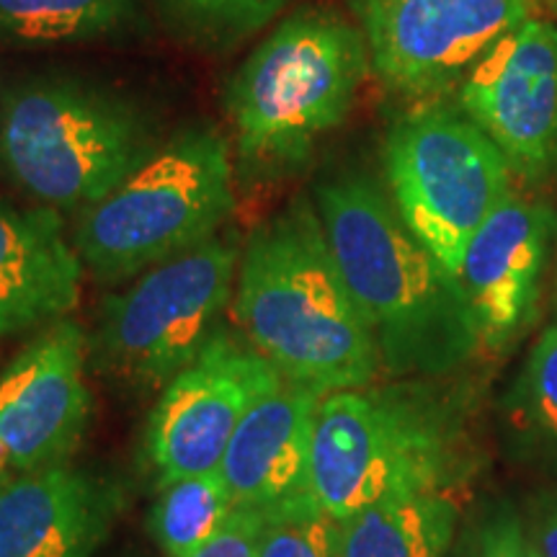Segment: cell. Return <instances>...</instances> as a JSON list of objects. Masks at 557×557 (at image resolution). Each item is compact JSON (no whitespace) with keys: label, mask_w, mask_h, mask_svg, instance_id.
<instances>
[{"label":"cell","mask_w":557,"mask_h":557,"mask_svg":"<svg viewBox=\"0 0 557 557\" xmlns=\"http://www.w3.org/2000/svg\"><path fill=\"white\" fill-rule=\"evenodd\" d=\"M315 209L385 372L447 374L480 351L462 284L410 233L377 181H320Z\"/></svg>","instance_id":"1"},{"label":"cell","mask_w":557,"mask_h":557,"mask_svg":"<svg viewBox=\"0 0 557 557\" xmlns=\"http://www.w3.org/2000/svg\"><path fill=\"white\" fill-rule=\"evenodd\" d=\"M235 323L282 380L320 395L369 387L382 369L323 222L308 197L250 233L238 263Z\"/></svg>","instance_id":"2"},{"label":"cell","mask_w":557,"mask_h":557,"mask_svg":"<svg viewBox=\"0 0 557 557\" xmlns=\"http://www.w3.org/2000/svg\"><path fill=\"white\" fill-rule=\"evenodd\" d=\"M364 34L338 13L305 9L248 54L227 86L238 156L256 173H287L336 129L369 70Z\"/></svg>","instance_id":"3"},{"label":"cell","mask_w":557,"mask_h":557,"mask_svg":"<svg viewBox=\"0 0 557 557\" xmlns=\"http://www.w3.org/2000/svg\"><path fill=\"white\" fill-rule=\"evenodd\" d=\"M156 150L139 109L86 81L34 78L0 109V169L58 212L99 205Z\"/></svg>","instance_id":"4"},{"label":"cell","mask_w":557,"mask_h":557,"mask_svg":"<svg viewBox=\"0 0 557 557\" xmlns=\"http://www.w3.org/2000/svg\"><path fill=\"white\" fill-rule=\"evenodd\" d=\"M459 434L418 387L341 389L320 400L308 491L333 519L413 493L449 491Z\"/></svg>","instance_id":"5"},{"label":"cell","mask_w":557,"mask_h":557,"mask_svg":"<svg viewBox=\"0 0 557 557\" xmlns=\"http://www.w3.org/2000/svg\"><path fill=\"white\" fill-rule=\"evenodd\" d=\"M233 207L227 143L214 129L189 127L83 209L75 250L99 282L116 284L214 238Z\"/></svg>","instance_id":"6"},{"label":"cell","mask_w":557,"mask_h":557,"mask_svg":"<svg viewBox=\"0 0 557 557\" xmlns=\"http://www.w3.org/2000/svg\"><path fill=\"white\" fill-rule=\"evenodd\" d=\"M240 253L238 243L218 233L103 299L90 344L103 377L148 395L189 367L220 329Z\"/></svg>","instance_id":"7"},{"label":"cell","mask_w":557,"mask_h":557,"mask_svg":"<svg viewBox=\"0 0 557 557\" xmlns=\"http://www.w3.org/2000/svg\"><path fill=\"white\" fill-rule=\"evenodd\" d=\"M511 165L468 114L418 109L389 129V199L410 233L457 276L472 235L511 194Z\"/></svg>","instance_id":"8"},{"label":"cell","mask_w":557,"mask_h":557,"mask_svg":"<svg viewBox=\"0 0 557 557\" xmlns=\"http://www.w3.org/2000/svg\"><path fill=\"white\" fill-rule=\"evenodd\" d=\"M282 374L246 338L218 329L189 367L181 369L145 429V455L158 485L218 472L235 429Z\"/></svg>","instance_id":"9"},{"label":"cell","mask_w":557,"mask_h":557,"mask_svg":"<svg viewBox=\"0 0 557 557\" xmlns=\"http://www.w3.org/2000/svg\"><path fill=\"white\" fill-rule=\"evenodd\" d=\"M534 0H364L374 73L403 94H434L532 18Z\"/></svg>","instance_id":"10"},{"label":"cell","mask_w":557,"mask_h":557,"mask_svg":"<svg viewBox=\"0 0 557 557\" xmlns=\"http://www.w3.org/2000/svg\"><path fill=\"white\" fill-rule=\"evenodd\" d=\"M88 354L81 325L62 318L0 374V478L62 465L78 449L90 416Z\"/></svg>","instance_id":"11"},{"label":"cell","mask_w":557,"mask_h":557,"mask_svg":"<svg viewBox=\"0 0 557 557\" xmlns=\"http://www.w3.org/2000/svg\"><path fill=\"white\" fill-rule=\"evenodd\" d=\"M459 107L504 152L513 173L542 178L557 165V26L529 18L480 58Z\"/></svg>","instance_id":"12"},{"label":"cell","mask_w":557,"mask_h":557,"mask_svg":"<svg viewBox=\"0 0 557 557\" xmlns=\"http://www.w3.org/2000/svg\"><path fill=\"white\" fill-rule=\"evenodd\" d=\"M549 235V209L513 191L472 235L457 278L485 351H500L527 329L537 308Z\"/></svg>","instance_id":"13"},{"label":"cell","mask_w":557,"mask_h":557,"mask_svg":"<svg viewBox=\"0 0 557 557\" xmlns=\"http://www.w3.org/2000/svg\"><path fill=\"white\" fill-rule=\"evenodd\" d=\"M116 513V493L67 462L0 485V557H94Z\"/></svg>","instance_id":"14"},{"label":"cell","mask_w":557,"mask_h":557,"mask_svg":"<svg viewBox=\"0 0 557 557\" xmlns=\"http://www.w3.org/2000/svg\"><path fill=\"white\" fill-rule=\"evenodd\" d=\"M323 398L282 380L248 408L220 465L235 508H267L308 491L312 429Z\"/></svg>","instance_id":"15"},{"label":"cell","mask_w":557,"mask_h":557,"mask_svg":"<svg viewBox=\"0 0 557 557\" xmlns=\"http://www.w3.org/2000/svg\"><path fill=\"white\" fill-rule=\"evenodd\" d=\"M81 276L58 209L0 201V336L65 318L81 299Z\"/></svg>","instance_id":"16"},{"label":"cell","mask_w":557,"mask_h":557,"mask_svg":"<svg viewBox=\"0 0 557 557\" xmlns=\"http://www.w3.org/2000/svg\"><path fill=\"white\" fill-rule=\"evenodd\" d=\"M457 524L449 491L389 498L341 521L338 557H447Z\"/></svg>","instance_id":"17"},{"label":"cell","mask_w":557,"mask_h":557,"mask_svg":"<svg viewBox=\"0 0 557 557\" xmlns=\"http://www.w3.org/2000/svg\"><path fill=\"white\" fill-rule=\"evenodd\" d=\"M135 21V0H0V39L16 47L81 45Z\"/></svg>","instance_id":"18"},{"label":"cell","mask_w":557,"mask_h":557,"mask_svg":"<svg viewBox=\"0 0 557 557\" xmlns=\"http://www.w3.org/2000/svg\"><path fill=\"white\" fill-rule=\"evenodd\" d=\"M235 511L225 478L218 472L158 485L150 511V532L163 557H191L218 537Z\"/></svg>","instance_id":"19"},{"label":"cell","mask_w":557,"mask_h":557,"mask_svg":"<svg viewBox=\"0 0 557 557\" xmlns=\"http://www.w3.org/2000/svg\"><path fill=\"white\" fill-rule=\"evenodd\" d=\"M338 527L305 491L261 508L256 557H338Z\"/></svg>","instance_id":"20"},{"label":"cell","mask_w":557,"mask_h":557,"mask_svg":"<svg viewBox=\"0 0 557 557\" xmlns=\"http://www.w3.org/2000/svg\"><path fill=\"white\" fill-rule=\"evenodd\" d=\"M511 413L521 429L557 447V325L534 346L513 387Z\"/></svg>","instance_id":"21"},{"label":"cell","mask_w":557,"mask_h":557,"mask_svg":"<svg viewBox=\"0 0 557 557\" xmlns=\"http://www.w3.org/2000/svg\"><path fill=\"white\" fill-rule=\"evenodd\" d=\"M201 34L214 39L246 37L269 24L287 0H169Z\"/></svg>","instance_id":"22"},{"label":"cell","mask_w":557,"mask_h":557,"mask_svg":"<svg viewBox=\"0 0 557 557\" xmlns=\"http://www.w3.org/2000/svg\"><path fill=\"white\" fill-rule=\"evenodd\" d=\"M472 542L475 557H540L529 542L524 519L513 511H498Z\"/></svg>","instance_id":"23"},{"label":"cell","mask_w":557,"mask_h":557,"mask_svg":"<svg viewBox=\"0 0 557 557\" xmlns=\"http://www.w3.org/2000/svg\"><path fill=\"white\" fill-rule=\"evenodd\" d=\"M261 508H235L218 537L191 557H256Z\"/></svg>","instance_id":"24"},{"label":"cell","mask_w":557,"mask_h":557,"mask_svg":"<svg viewBox=\"0 0 557 557\" xmlns=\"http://www.w3.org/2000/svg\"><path fill=\"white\" fill-rule=\"evenodd\" d=\"M527 534L540 557H557V485L547 487L534 500L532 517H529Z\"/></svg>","instance_id":"25"},{"label":"cell","mask_w":557,"mask_h":557,"mask_svg":"<svg viewBox=\"0 0 557 557\" xmlns=\"http://www.w3.org/2000/svg\"><path fill=\"white\" fill-rule=\"evenodd\" d=\"M457 557H475V542H465L462 545V549H459L457 553Z\"/></svg>","instance_id":"26"},{"label":"cell","mask_w":557,"mask_h":557,"mask_svg":"<svg viewBox=\"0 0 557 557\" xmlns=\"http://www.w3.org/2000/svg\"><path fill=\"white\" fill-rule=\"evenodd\" d=\"M5 483V478H0V485H3Z\"/></svg>","instance_id":"27"},{"label":"cell","mask_w":557,"mask_h":557,"mask_svg":"<svg viewBox=\"0 0 557 557\" xmlns=\"http://www.w3.org/2000/svg\"><path fill=\"white\" fill-rule=\"evenodd\" d=\"M553 3H557V0H553Z\"/></svg>","instance_id":"28"}]
</instances>
